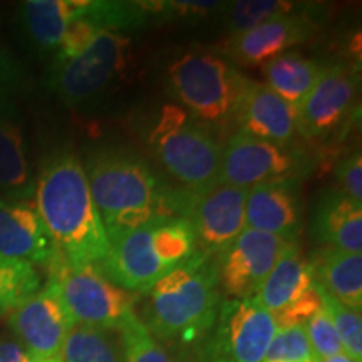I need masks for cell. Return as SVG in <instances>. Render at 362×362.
Listing matches in <instances>:
<instances>
[{
	"instance_id": "cell-10",
	"label": "cell",
	"mask_w": 362,
	"mask_h": 362,
	"mask_svg": "<svg viewBox=\"0 0 362 362\" xmlns=\"http://www.w3.org/2000/svg\"><path fill=\"white\" fill-rule=\"evenodd\" d=\"M277 332L274 317L255 297L220 302L208 362H264Z\"/></svg>"
},
{
	"instance_id": "cell-33",
	"label": "cell",
	"mask_w": 362,
	"mask_h": 362,
	"mask_svg": "<svg viewBox=\"0 0 362 362\" xmlns=\"http://www.w3.org/2000/svg\"><path fill=\"white\" fill-rule=\"evenodd\" d=\"M228 4L221 2H148V7L151 12L171 13V16L180 17V19H192L200 21L208 19L214 13L220 11H226Z\"/></svg>"
},
{
	"instance_id": "cell-25",
	"label": "cell",
	"mask_w": 362,
	"mask_h": 362,
	"mask_svg": "<svg viewBox=\"0 0 362 362\" xmlns=\"http://www.w3.org/2000/svg\"><path fill=\"white\" fill-rule=\"evenodd\" d=\"M59 362H121L110 330L74 325L67 334Z\"/></svg>"
},
{
	"instance_id": "cell-30",
	"label": "cell",
	"mask_w": 362,
	"mask_h": 362,
	"mask_svg": "<svg viewBox=\"0 0 362 362\" xmlns=\"http://www.w3.org/2000/svg\"><path fill=\"white\" fill-rule=\"evenodd\" d=\"M119 332L124 362H173L138 315L131 317Z\"/></svg>"
},
{
	"instance_id": "cell-34",
	"label": "cell",
	"mask_w": 362,
	"mask_h": 362,
	"mask_svg": "<svg viewBox=\"0 0 362 362\" xmlns=\"http://www.w3.org/2000/svg\"><path fill=\"white\" fill-rule=\"evenodd\" d=\"M337 181L344 194L362 205V158L361 153H354L346 158L337 168Z\"/></svg>"
},
{
	"instance_id": "cell-36",
	"label": "cell",
	"mask_w": 362,
	"mask_h": 362,
	"mask_svg": "<svg viewBox=\"0 0 362 362\" xmlns=\"http://www.w3.org/2000/svg\"><path fill=\"white\" fill-rule=\"evenodd\" d=\"M29 359V352L21 342L8 341V339L0 341V362H27Z\"/></svg>"
},
{
	"instance_id": "cell-19",
	"label": "cell",
	"mask_w": 362,
	"mask_h": 362,
	"mask_svg": "<svg viewBox=\"0 0 362 362\" xmlns=\"http://www.w3.org/2000/svg\"><path fill=\"white\" fill-rule=\"evenodd\" d=\"M34 189L21 115L7 99H0V193L12 200H29Z\"/></svg>"
},
{
	"instance_id": "cell-9",
	"label": "cell",
	"mask_w": 362,
	"mask_h": 362,
	"mask_svg": "<svg viewBox=\"0 0 362 362\" xmlns=\"http://www.w3.org/2000/svg\"><path fill=\"white\" fill-rule=\"evenodd\" d=\"M180 194V216L192 226L198 252L218 257L245 226L247 189L215 183L202 192Z\"/></svg>"
},
{
	"instance_id": "cell-6",
	"label": "cell",
	"mask_w": 362,
	"mask_h": 362,
	"mask_svg": "<svg viewBox=\"0 0 362 362\" xmlns=\"http://www.w3.org/2000/svg\"><path fill=\"white\" fill-rule=\"evenodd\" d=\"M173 96L206 124L235 119L248 78L210 52L192 51L176 59L168 71Z\"/></svg>"
},
{
	"instance_id": "cell-26",
	"label": "cell",
	"mask_w": 362,
	"mask_h": 362,
	"mask_svg": "<svg viewBox=\"0 0 362 362\" xmlns=\"http://www.w3.org/2000/svg\"><path fill=\"white\" fill-rule=\"evenodd\" d=\"M40 288L34 265L0 257V314L12 312Z\"/></svg>"
},
{
	"instance_id": "cell-11",
	"label": "cell",
	"mask_w": 362,
	"mask_h": 362,
	"mask_svg": "<svg viewBox=\"0 0 362 362\" xmlns=\"http://www.w3.org/2000/svg\"><path fill=\"white\" fill-rule=\"evenodd\" d=\"M255 298L270 312L277 329L304 325L322 309L320 287L312 264L305 262L291 243L264 280Z\"/></svg>"
},
{
	"instance_id": "cell-2",
	"label": "cell",
	"mask_w": 362,
	"mask_h": 362,
	"mask_svg": "<svg viewBox=\"0 0 362 362\" xmlns=\"http://www.w3.org/2000/svg\"><path fill=\"white\" fill-rule=\"evenodd\" d=\"M84 171L110 242L153 221L180 216V193L170 194L136 155L101 151L90 156Z\"/></svg>"
},
{
	"instance_id": "cell-29",
	"label": "cell",
	"mask_w": 362,
	"mask_h": 362,
	"mask_svg": "<svg viewBox=\"0 0 362 362\" xmlns=\"http://www.w3.org/2000/svg\"><path fill=\"white\" fill-rule=\"evenodd\" d=\"M90 2H93V0H89L88 8H86L79 17H76L74 21L69 22V25L66 27L61 42L57 45V51L56 56H54L52 64H61V62L71 61V59L78 57L79 54H83L86 49L94 42V39H96L98 35L106 33V30L103 29L101 22H99L96 19V16L93 13Z\"/></svg>"
},
{
	"instance_id": "cell-14",
	"label": "cell",
	"mask_w": 362,
	"mask_h": 362,
	"mask_svg": "<svg viewBox=\"0 0 362 362\" xmlns=\"http://www.w3.org/2000/svg\"><path fill=\"white\" fill-rule=\"evenodd\" d=\"M8 324L29 356L39 361L59 359L67 334L76 325L52 280L16 307Z\"/></svg>"
},
{
	"instance_id": "cell-7",
	"label": "cell",
	"mask_w": 362,
	"mask_h": 362,
	"mask_svg": "<svg viewBox=\"0 0 362 362\" xmlns=\"http://www.w3.org/2000/svg\"><path fill=\"white\" fill-rule=\"evenodd\" d=\"M51 279L76 325L119 330L136 315L138 296L112 284L94 267H71L61 260L51 265Z\"/></svg>"
},
{
	"instance_id": "cell-15",
	"label": "cell",
	"mask_w": 362,
	"mask_h": 362,
	"mask_svg": "<svg viewBox=\"0 0 362 362\" xmlns=\"http://www.w3.org/2000/svg\"><path fill=\"white\" fill-rule=\"evenodd\" d=\"M359 79L347 66H325L319 83L296 110L297 133L307 139L327 138L342 128L356 107Z\"/></svg>"
},
{
	"instance_id": "cell-35",
	"label": "cell",
	"mask_w": 362,
	"mask_h": 362,
	"mask_svg": "<svg viewBox=\"0 0 362 362\" xmlns=\"http://www.w3.org/2000/svg\"><path fill=\"white\" fill-rule=\"evenodd\" d=\"M22 69L12 54L0 42V99L17 93L22 84Z\"/></svg>"
},
{
	"instance_id": "cell-16",
	"label": "cell",
	"mask_w": 362,
	"mask_h": 362,
	"mask_svg": "<svg viewBox=\"0 0 362 362\" xmlns=\"http://www.w3.org/2000/svg\"><path fill=\"white\" fill-rule=\"evenodd\" d=\"M315 33V19L302 11L275 17L247 33L232 35L225 51L242 66H264L288 52L293 45L305 42Z\"/></svg>"
},
{
	"instance_id": "cell-37",
	"label": "cell",
	"mask_w": 362,
	"mask_h": 362,
	"mask_svg": "<svg viewBox=\"0 0 362 362\" xmlns=\"http://www.w3.org/2000/svg\"><path fill=\"white\" fill-rule=\"evenodd\" d=\"M314 362H354L351 359L346 352H341V354L330 356V357H324V359H315Z\"/></svg>"
},
{
	"instance_id": "cell-13",
	"label": "cell",
	"mask_w": 362,
	"mask_h": 362,
	"mask_svg": "<svg viewBox=\"0 0 362 362\" xmlns=\"http://www.w3.org/2000/svg\"><path fill=\"white\" fill-rule=\"evenodd\" d=\"M293 240L245 228L218 255V285L230 298L255 297L264 280Z\"/></svg>"
},
{
	"instance_id": "cell-28",
	"label": "cell",
	"mask_w": 362,
	"mask_h": 362,
	"mask_svg": "<svg viewBox=\"0 0 362 362\" xmlns=\"http://www.w3.org/2000/svg\"><path fill=\"white\" fill-rule=\"evenodd\" d=\"M320 297H322V309L329 315V319L332 320L334 329H336L337 336L341 339L344 352L354 362H362L361 312L342 305L336 298L330 297L322 287H320Z\"/></svg>"
},
{
	"instance_id": "cell-17",
	"label": "cell",
	"mask_w": 362,
	"mask_h": 362,
	"mask_svg": "<svg viewBox=\"0 0 362 362\" xmlns=\"http://www.w3.org/2000/svg\"><path fill=\"white\" fill-rule=\"evenodd\" d=\"M0 257L34 267L56 260V250L34 202L0 200Z\"/></svg>"
},
{
	"instance_id": "cell-12",
	"label": "cell",
	"mask_w": 362,
	"mask_h": 362,
	"mask_svg": "<svg viewBox=\"0 0 362 362\" xmlns=\"http://www.w3.org/2000/svg\"><path fill=\"white\" fill-rule=\"evenodd\" d=\"M297 168V158L288 146H279L238 129L221 148L218 181L250 189L259 185L288 181Z\"/></svg>"
},
{
	"instance_id": "cell-4",
	"label": "cell",
	"mask_w": 362,
	"mask_h": 362,
	"mask_svg": "<svg viewBox=\"0 0 362 362\" xmlns=\"http://www.w3.org/2000/svg\"><path fill=\"white\" fill-rule=\"evenodd\" d=\"M197 252L188 221L183 216H171L111 240L107 259L99 272L126 291L149 292Z\"/></svg>"
},
{
	"instance_id": "cell-32",
	"label": "cell",
	"mask_w": 362,
	"mask_h": 362,
	"mask_svg": "<svg viewBox=\"0 0 362 362\" xmlns=\"http://www.w3.org/2000/svg\"><path fill=\"white\" fill-rule=\"evenodd\" d=\"M304 329L307 339H309L312 354H314V361L344 352L341 339H339L332 320L329 319L324 309L317 310L304 324Z\"/></svg>"
},
{
	"instance_id": "cell-22",
	"label": "cell",
	"mask_w": 362,
	"mask_h": 362,
	"mask_svg": "<svg viewBox=\"0 0 362 362\" xmlns=\"http://www.w3.org/2000/svg\"><path fill=\"white\" fill-rule=\"evenodd\" d=\"M89 6V0H27L19 8L21 24L35 47L56 52L66 27Z\"/></svg>"
},
{
	"instance_id": "cell-8",
	"label": "cell",
	"mask_w": 362,
	"mask_h": 362,
	"mask_svg": "<svg viewBox=\"0 0 362 362\" xmlns=\"http://www.w3.org/2000/svg\"><path fill=\"white\" fill-rule=\"evenodd\" d=\"M129 56V35L103 33L78 57L51 66L49 88L67 106L94 101L124 74Z\"/></svg>"
},
{
	"instance_id": "cell-27",
	"label": "cell",
	"mask_w": 362,
	"mask_h": 362,
	"mask_svg": "<svg viewBox=\"0 0 362 362\" xmlns=\"http://www.w3.org/2000/svg\"><path fill=\"white\" fill-rule=\"evenodd\" d=\"M300 8V4L287 2V0H238L232 4V7L226 8L228 11V16H226L228 37L247 33L267 21L288 16Z\"/></svg>"
},
{
	"instance_id": "cell-1",
	"label": "cell",
	"mask_w": 362,
	"mask_h": 362,
	"mask_svg": "<svg viewBox=\"0 0 362 362\" xmlns=\"http://www.w3.org/2000/svg\"><path fill=\"white\" fill-rule=\"evenodd\" d=\"M34 197L56 259L78 269H101L110 253V238L79 158L69 151L49 158L35 180Z\"/></svg>"
},
{
	"instance_id": "cell-18",
	"label": "cell",
	"mask_w": 362,
	"mask_h": 362,
	"mask_svg": "<svg viewBox=\"0 0 362 362\" xmlns=\"http://www.w3.org/2000/svg\"><path fill=\"white\" fill-rule=\"evenodd\" d=\"M235 119L240 123V131L279 146H288L297 133L296 110L269 86L252 79L238 104Z\"/></svg>"
},
{
	"instance_id": "cell-39",
	"label": "cell",
	"mask_w": 362,
	"mask_h": 362,
	"mask_svg": "<svg viewBox=\"0 0 362 362\" xmlns=\"http://www.w3.org/2000/svg\"><path fill=\"white\" fill-rule=\"evenodd\" d=\"M309 362H314V361H309Z\"/></svg>"
},
{
	"instance_id": "cell-38",
	"label": "cell",
	"mask_w": 362,
	"mask_h": 362,
	"mask_svg": "<svg viewBox=\"0 0 362 362\" xmlns=\"http://www.w3.org/2000/svg\"><path fill=\"white\" fill-rule=\"evenodd\" d=\"M27 362H59V359H54V361H39V359H33V357H30L29 361Z\"/></svg>"
},
{
	"instance_id": "cell-20",
	"label": "cell",
	"mask_w": 362,
	"mask_h": 362,
	"mask_svg": "<svg viewBox=\"0 0 362 362\" xmlns=\"http://www.w3.org/2000/svg\"><path fill=\"white\" fill-rule=\"evenodd\" d=\"M245 226L255 232L293 240L298 226V206L296 193L287 181L247 189Z\"/></svg>"
},
{
	"instance_id": "cell-31",
	"label": "cell",
	"mask_w": 362,
	"mask_h": 362,
	"mask_svg": "<svg viewBox=\"0 0 362 362\" xmlns=\"http://www.w3.org/2000/svg\"><path fill=\"white\" fill-rule=\"evenodd\" d=\"M314 361L304 325L277 329L264 362H309Z\"/></svg>"
},
{
	"instance_id": "cell-5",
	"label": "cell",
	"mask_w": 362,
	"mask_h": 362,
	"mask_svg": "<svg viewBox=\"0 0 362 362\" xmlns=\"http://www.w3.org/2000/svg\"><path fill=\"white\" fill-rule=\"evenodd\" d=\"M149 144L163 168L187 192H202L218 183L221 146L202 121L183 107H161Z\"/></svg>"
},
{
	"instance_id": "cell-24",
	"label": "cell",
	"mask_w": 362,
	"mask_h": 362,
	"mask_svg": "<svg viewBox=\"0 0 362 362\" xmlns=\"http://www.w3.org/2000/svg\"><path fill=\"white\" fill-rule=\"evenodd\" d=\"M267 86L297 110L319 83L325 66L298 52H285L262 66Z\"/></svg>"
},
{
	"instance_id": "cell-21",
	"label": "cell",
	"mask_w": 362,
	"mask_h": 362,
	"mask_svg": "<svg viewBox=\"0 0 362 362\" xmlns=\"http://www.w3.org/2000/svg\"><path fill=\"white\" fill-rule=\"evenodd\" d=\"M314 233L330 250L362 253V205L330 189L317 203Z\"/></svg>"
},
{
	"instance_id": "cell-3",
	"label": "cell",
	"mask_w": 362,
	"mask_h": 362,
	"mask_svg": "<svg viewBox=\"0 0 362 362\" xmlns=\"http://www.w3.org/2000/svg\"><path fill=\"white\" fill-rule=\"evenodd\" d=\"M148 302L149 334L163 341L193 344L214 329L220 307L216 265L197 252L151 287Z\"/></svg>"
},
{
	"instance_id": "cell-23",
	"label": "cell",
	"mask_w": 362,
	"mask_h": 362,
	"mask_svg": "<svg viewBox=\"0 0 362 362\" xmlns=\"http://www.w3.org/2000/svg\"><path fill=\"white\" fill-rule=\"evenodd\" d=\"M317 284L342 305L361 312L362 307V253L339 250L322 252L312 264Z\"/></svg>"
}]
</instances>
